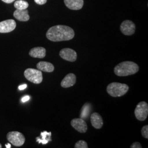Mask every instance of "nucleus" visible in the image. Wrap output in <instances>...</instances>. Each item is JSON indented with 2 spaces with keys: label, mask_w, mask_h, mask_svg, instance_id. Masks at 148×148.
<instances>
[{
  "label": "nucleus",
  "mask_w": 148,
  "mask_h": 148,
  "mask_svg": "<svg viewBox=\"0 0 148 148\" xmlns=\"http://www.w3.org/2000/svg\"><path fill=\"white\" fill-rule=\"evenodd\" d=\"M75 36L74 30L68 26L58 25L50 27L46 33L48 39L53 42L69 41Z\"/></svg>",
  "instance_id": "f257e3e1"
},
{
  "label": "nucleus",
  "mask_w": 148,
  "mask_h": 148,
  "mask_svg": "<svg viewBox=\"0 0 148 148\" xmlns=\"http://www.w3.org/2000/svg\"><path fill=\"white\" fill-rule=\"evenodd\" d=\"M139 69L137 64L133 62H123L114 68V73L118 76H127L136 74Z\"/></svg>",
  "instance_id": "f03ea898"
},
{
  "label": "nucleus",
  "mask_w": 148,
  "mask_h": 148,
  "mask_svg": "<svg viewBox=\"0 0 148 148\" xmlns=\"http://www.w3.org/2000/svg\"><path fill=\"white\" fill-rule=\"evenodd\" d=\"M129 90L128 85L119 82H112L108 86L106 91L113 97H121L127 93Z\"/></svg>",
  "instance_id": "7ed1b4c3"
},
{
  "label": "nucleus",
  "mask_w": 148,
  "mask_h": 148,
  "mask_svg": "<svg viewBox=\"0 0 148 148\" xmlns=\"http://www.w3.org/2000/svg\"><path fill=\"white\" fill-rule=\"evenodd\" d=\"M24 76L28 81L35 84H40L43 80L42 71L38 69L28 68L24 71Z\"/></svg>",
  "instance_id": "20e7f679"
},
{
  "label": "nucleus",
  "mask_w": 148,
  "mask_h": 148,
  "mask_svg": "<svg viewBox=\"0 0 148 148\" xmlns=\"http://www.w3.org/2000/svg\"><path fill=\"white\" fill-rule=\"evenodd\" d=\"M8 141L16 147L22 146L25 142L24 136L19 132L12 131L8 133L7 134Z\"/></svg>",
  "instance_id": "39448f33"
},
{
  "label": "nucleus",
  "mask_w": 148,
  "mask_h": 148,
  "mask_svg": "<svg viewBox=\"0 0 148 148\" xmlns=\"http://www.w3.org/2000/svg\"><path fill=\"white\" fill-rule=\"evenodd\" d=\"M136 119L139 121H143L146 120L148 115V104L145 101L139 103L134 110Z\"/></svg>",
  "instance_id": "423d86ee"
},
{
  "label": "nucleus",
  "mask_w": 148,
  "mask_h": 148,
  "mask_svg": "<svg viewBox=\"0 0 148 148\" xmlns=\"http://www.w3.org/2000/svg\"><path fill=\"white\" fill-rule=\"evenodd\" d=\"M120 30L125 35H132L136 31V25L133 21H125L122 23L120 25Z\"/></svg>",
  "instance_id": "0eeeda50"
},
{
  "label": "nucleus",
  "mask_w": 148,
  "mask_h": 148,
  "mask_svg": "<svg viewBox=\"0 0 148 148\" xmlns=\"http://www.w3.org/2000/svg\"><path fill=\"white\" fill-rule=\"evenodd\" d=\"M59 56L62 58L70 62H74L77 59L76 52L74 49L69 48L62 49L59 52Z\"/></svg>",
  "instance_id": "6e6552de"
},
{
  "label": "nucleus",
  "mask_w": 148,
  "mask_h": 148,
  "mask_svg": "<svg viewBox=\"0 0 148 148\" xmlns=\"http://www.w3.org/2000/svg\"><path fill=\"white\" fill-rule=\"evenodd\" d=\"M16 22L13 19H8L0 22V33H8L16 29Z\"/></svg>",
  "instance_id": "1a4fd4ad"
},
{
  "label": "nucleus",
  "mask_w": 148,
  "mask_h": 148,
  "mask_svg": "<svg viewBox=\"0 0 148 148\" xmlns=\"http://www.w3.org/2000/svg\"><path fill=\"white\" fill-rule=\"evenodd\" d=\"M71 125L79 132L84 133L87 131V125L82 119L76 118L73 119L71 121Z\"/></svg>",
  "instance_id": "9d476101"
},
{
  "label": "nucleus",
  "mask_w": 148,
  "mask_h": 148,
  "mask_svg": "<svg viewBox=\"0 0 148 148\" xmlns=\"http://www.w3.org/2000/svg\"><path fill=\"white\" fill-rule=\"evenodd\" d=\"M65 5L71 10H79L82 9L84 4V0H64Z\"/></svg>",
  "instance_id": "9b49d317"
},
{
  "label": "nucleus",
  "mask_w": 148,
  "mask_h": 148,
  "mask_svg": "<svg viewBox=\"0 0 148 148\" xmlns=\"http://www.w3.org/2000/svg\"><path fill=\"white\" fill-rule=\"evenodd\" d=\"M76 82V77L75 75L70 73L66 75L61 82V86L63 88H69L73 86Z\"/></svg>",
  "instance_id": "f8f14e48"
},
{
  "label": "nucleus",
  "mask_w": 148,
  "mask_h": 148,
  "mask_svg": "<svg viewBox=\"0 0 148 148\" xmlns=\"http://www.w3.org/2000/svg\"><path fill=\"white\" fill-rule=\"evenodd\" d=\"M46 54V50L42 47L33 48L29 52V55L32 58H43L45 57Z\"/></svg>",
  "instance_id": "ddd939ff"
},
{
  "label": "nucleus",
  "mask_w": 148,
  "mask_h": 148,
  "mask_svg": "<svg viewBox=\"0 0 148 148\" xmlns=\"http://www.w3.org/2000/svg\"><path fill=\"white\" fill-rule=\"evenodd\" d=\"M14 17L21 21H27L30 19L29 12L27 9L18 10L16 9L13 13Z\"/></svg>",
  "instance_id": "4468645a"
},
{
  "label": "nucleus",
  "mask_w": 148,
  "mask_h": 148,
  "mask_svg": "<svg viewBox=\"0 0 148 148\" xmlns=\"http://www.w3.org/2000/svg\"><path fill=\"white\" fill-rule=\"evenodd\" d=\"M90 122L92 126L96 129H100L103 125V119L97 112H94L90 115Z\"/></svg>",
  "instance_id": "2eb2a0df"
},
{
  "label": "nucleus",
  "mask_w": 148,
  "mask_h": 148,
  "mask_svg": "<svg viewBox=\"0 0 148 148\" xmlns=\"http://www.w3.org/2000/svg\"><path fill=\"white\" fill-rule=\"evenodd\" d=\"M37 69L46 73H52L54 70L53 64L47 62H40L36 65Z\"/></svg>",
  "instance_id": "dca6fc26"
},
{
  "label": "nucleus",
  "mask_w": 148,
  "mask_h": 148,
  "mask_svg": "<svg viewBox=\"0 0 148 148\" xmlns=\"http://www.w3.org/2000/svg\"><path fill=\"white\" fill-rule=\"evenodd\" d=\"M41 136L42 137V139L38 137L36 138V141L39 143L45 144H47L49 140L50 141L52 140L51 139V132H47L46 131H45L41 133Z\"/></svg>",
  "instance_id": "f3484780"
},
{
  "label": "nucleus",
  "mask_w": 148,
  "mask_h": 148,
  "mask_svg": "<svg viewBox=\"0 0 148 148\" xmlns=\"http://www.w3.org/2000/svg\"><path fill=\"white\" fill-rule=\"evenodd\" d=\"M14 6L18 10H25L29 7V3L24 0H17L14 2Z\"/></svg>",
  "instance_id": "a211bd4d"
},
{
  "label": "nucleus",
  "mask_w": 148,
  "mask_h": 148,
  "mask_svg": "<svg viewBox=\"0 0 148 148\" xmlns=\"http://www.w3.org/2000/svg\"><path fill=\"white\" fill-rule=\"evenodd\" d=\"M75 148H88V144L86 143V142H85L84 140H80L79 141H78L77 143L75 144Z\"/></svg>",
  "instance_id": "6ab92c4d"
},
{
  "label": "nucleus",
  "mask_w": 148,
  "mask_h": 148,
  "mask_svg": "<svg viewBox=\"0 0 148 148\" xmlns=\"http://www.w3.org/2000/svg\"><path fill=\"white\" fill-rule=\"evenodd\" d=\"M142 135L143 137L146 139H148V126L146 125L142 127L141 130Z\"/></svg>",
  "instance_id": "aec40b11"
},
{
  "label": "nucleus",
  "mask_w": 148,
  "mask_h": 148,
  "mask_svg": "<svg viewBox=\"0 0 148 148\" xmlns=\"http://www.w3.org/2000/svg\"><path fill=\"white\" fill-rule=\"evenodd\" d=\"M130 147H131V148H142V146L140 143L137 142H134V143H133Z\"/></svg>",
  "instance_id": "412c9836"
},
{
  "label": "nucleus",
  "mask_w": 148,
  "mask_h": 148,
  "mask_svg": "<svg viewBox=\"0 0 148 148\" xmlns=\"http://www.w3.org/2000/svg\"><path fill=\"white\" fill-rule=\"evenodd\" d=\"M34 1L37 5H43L47 2V0H34Z\"/></svg>",
  "instance_id": "4be33fe9"
},
{
  "label": "nucleus",
  "mask_w": 148,
  "mask_h": 148,
  "mask_svg": "<svg viewBox=\"0 0 148 148\" xmlns=\"http://www.w3.org/2000/svg\"><path fill=\"white\" fill-rule=\"evenodd\" d=\"M29 99H30V97L28 96V95H27V96L24 97L22 98L21 101H22V102H26L27 101H29Z\"/></svg>",
  "instance_id": "5701e85b"
},
{
  "label": "nucleus",
  "mask_w": 148,
  "mask_h": 148,
  "mask_svg": "<svg viewBox=\"0 0 148 148\" xmlns=\"http://www.w3.org/2000/svg\"><path fill=\"white\" fill-rule=\"evenodd\" d=\"M27 87V84H24V85H21L18 87V88L20 90H23L25 89Z\"/></svg>",
  "instance_id": "b1692460"
},
{
  "label": "nucleus",
  "mask_w": 148,
  "mask_h": 148,
  "mask_svg": "<svg viewBox=\"0 0 148 148\" xmlns=\"http://www.w3.org/2000/svg\"><path fill=\"white\" fill-rule=\"evenodd\" d=\"M2 1L6 3H11L15 0H2Z\"/></svg>",
  "instance_id": "393cba45"
},
{
  "label": "nucleus",
  "mask_w": 148,
  "mask_h": 148,
  "mask_svg": "<svg viewBox=\"0 0 148 148\" xmlns=\"http://www.w3.org/2000/svg\"><path fill=\"white\" fill-rule=\"evenodd\" d=\"M5 148H11V144H9V143H7V144H5Z\"/></svg>",
  "instance_id": "a878e982"
},
{
  "label": "nucleus",
  "mask_w": 148,
  "mask_h": 148,
  "mask_svg": "<svg viewBox=\"0 0 148 148\" xmlns=\"http://www.w3.org/2000/svg\"><path fill=\"white\" fill-rule=\"evenodd\" d=\"M2 145H1V144L0 143V148H2Z\"/></svg>",
  "instance_id": "bb28decb"
}]
</instances>
